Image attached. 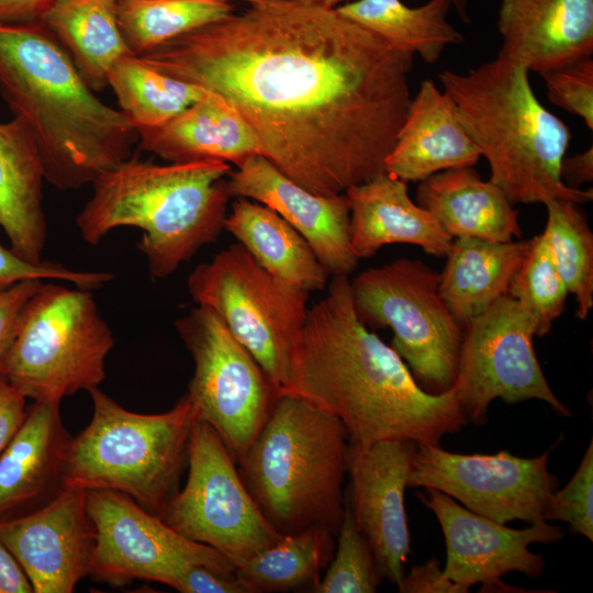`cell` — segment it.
<instances>
[{"instance_id": "cell-1", "label": "cell", "mask_w": 593, "mask_h": 593, "mask_svg": "<svg viewBox=\"0 0 593 593\" xmlns=\"http://www.w3.org/2000/svg\"><path fill=\"white\" fill-rule=\"evenodd\" d=\"M138 57L221 97L260 155L320 195L384 172L412 98L414 55L310 0L254 4Z\"/></svg>"}, {"instance_id": "cell-2", "label": "cell", "mask_w": 593, "mask_h": 593, "mask_svg": "<svg viewBox=\"0 0 593 593\" xmlns=\"http://www.w3.org/2000/svg\"><path fill=\"white\" fill-rule=\"evenodd\" d=\"M284 392L333 414L360 447L439 445L467 424L452 389L425 391L396 351L359 321L348 276H332L327 294L309 307Z\"/></svg>"}, {"instance_id": "cell-3", "label": "cell", "mask_w": 593, "mask_h": 593, "mask_svg": "<svg viewBox=\"0 0 593 593\" xmlns=\"http://www.w3.org/2000/svg\"><path fill=\"white\" fill-rule=\"evenodd\" d=\"M0 93L31 132L45 180L60 191L92 184L138 143L127 118L102 100L42 24H0Z\"/></svg>"}, {"instance_id": "cell-4", "label": "cell", "mask_w": 593, "mask_h": 593, "mask_svg": "<svg viewBox=\"0 0 593 593\" xmlns=\"http://www.w3.org/2000/svg\"><path fill=\"white\" fill-rule=\"evenodd\" d=\"M228 163L157 165L127 158L99 176L76 219L81 238L98 245L118 227H137L149 273L166 279L224 230L231 198Z\"/></svg>"}, {"instance_id": "cell-5", "label": "cell", "mask_w": 593, "mask_h": 593, "mask_svg": "<svg viewBox=\"0 0 593 593\" xmlns=\"http://www.w3.org/2000/svg\"><path fill=\"white\" fill-rule=\"evenodd\" d=\"M528 72L500 51L466 72L444 70L438 78L489 164V180L511 203L592 201V189H573L561 180L560 166L572 133L537 99Z\"/></svg>"}, {"instance_id": "cell-6", "label": "cell", "mask_w": 593, "mask_h": 593, "mask_svg": "<svg viewBox=\"0 0 593 593\" xmlns=\"http://www.w3.org/2000/svg\"><path fill=\"white\" fill-rule=\"evenodd\" d=\"M348 449L349 437L338 418L300 395L281 392L238 471L280 535L312 527L337 535Z\"/></svg>"}, {"instance_id": "cell-7", "label": "cell", "mask_w": 593, "mask_h": 593, "mask_svg": "<svg viewBox=\"0 0 593 593\" xmlns=\"http://www.w3.org/2000/svg\"><path fill=\"white\" fill-rule=\"evenodd\" d=\"M90 423L67 448L61 485L124 493L159 515L177 491L191 432L200 419L187 394L159 414L128 411L97 388Z\"/></svg>"}, {"instance_id": "cell-8", "label": "cell", "mask_w": 593, "mask_h": 593, "mask_svg": "<svg viewBox=\"0 0 593 593\" xmlns=\"http://www.w3.org/2000/svg\"><path fill=\"white\" fill-rule=\"evenodd\" d=\"M114 346L91 290L43 283L26 302L0 376L33 401L89 391Z\"/></svg>"}, {"instance_id": "cell-9", "label": "cell", "mask_w": 593, "mask_h": 593, "mask_svg": "<svg viewBox=\"0 0 593 593\" xmlns=\"http://www.w3.org/2000/svg\"><path fill=\"white\" fill-rule=\"evenodd\" d=\"M187 287L195 304L214 311L284 392L310 292L270 273L239 243L199 264Z\"/></svg>"}, {"instance_id": "cell-10", "label": "cell", "mask_w": 593, "mask_h": 593, "mask_svg": "<svg viewBox=\"0 0 593 593\" xmlns=\"http://www.w3.org/2000/svg\"><path fill=\"white\" fill-rule=\"evenodd\" d=\"M439 279L423 261L401 258L349 280L359 321L371 329L390 327L391 347L434 394L452 389L463 336V326L439 294Z\"/></svg>"}, {"instance_id": "cell-11", "label": "cell", "mask_w": 593, "mask_h": 593, "mask_svg": "<svg viewBox=\"0 0 593 593\" xmlns=\"http://www.w3.org/2000/svg\"><path fill=\"white\" fill-rule=\"evenodd\" d=\"M187 462L184 486L158 515L169 527L216 549L234 566L282 537L253 500L220 435L204 421L192 428Z\"/></svg>"}, {"instance_id": "cell-12", "label": "cell", "mask_w": 593, "mask_h": 593, "mask_svg": "<svg viewBox=\"0 0 593 593\" xmlns=\"http://www.w3.org/2000/svg\"><path fill=\"white\" fill-rule=\"evenodd\" d=\"M175 326L194 361L188 395L238 465L281 392L211 309L197 305Z\"/></svg>"}, {"instance_id": "cell-13", "label": "cell", "mask_w": 593, "mask_h": 593, "mask_svg": "<svg viewBox=\"0 0 593 593\" xmlns=\"http://www.w3.org/2000/svg\"><path fill=\"white\" fill-rule=\"evenodd\" d=\"M537 331L532 312L507 294L465 324L452 390L467 423L484 424L495 399L507 404L536 399L560 416H571L536 357Z\"/></svg>"}, {"instance_id": "cell-14", "label": "cell", "mask_w": 593, "mask_h": 593, "mask_svg": "<svg viewBox=\"0 0 593 593\" xmlns=\"http://www.w3.org/2000/svg\"><path fill=\"white\" fill-rule=\"evenodd\" d=\"M86 505L94 527L89 574L123 586L133 580L171 585L190 564L235 575L234 563L216 549L188 539L128 495L88 489Z\"/></svg>"}, {"instance_id": "cell-15", "label": "cell", "mask_w": 593, "mask_h": 593, "mask_svg": "<svg viewBox=\"0 0 593 593\" xmlns=\"http://www.w3.org/2000/svg\"><path fill=\"white\" fill-rule=\"evenodd\" d=\"M551 450L523 458L505 450L491 455L456 454L439 445L415 444L407 488L438 490L501 524L544 522L559 485L547 467Z\"/></svg>"}, {"instance_id": "cell-16", "label": "cell", "mask_w": 593, "mask_h": 593, "mask_svg": "<svg viewBox=\"0 0 593 593\" xmlns=\"http://www.w3.org/2000/svg\"><path fill=\"white\" fill-rule=\"evenodd\" d=\"M426 492L418 497L435 514L445 538L443 572L468 591L478 583L484 589H511L500 580L510 572L540 577L545 559L528 547L535 542L555 544L563 537L560 527L546 521L514 529L468 510L438 490Z\"/></svg>"}, {"instance_id": "cell-17", "label": "cell", "mask_w": 593, "mask_h": 593, "mask_svg": "<svg viewBox=\"0 0 593 593\" xmlns=\"http://www.w3.org/2000/svg\"><path fill=\"white\" fill-rule=\"evenodd\" d=\"M87 489L64 486L37 510L0 519V542L27 575L33 593H70L89 574L94 527Z\"/></svg>"}, {"instance_id": "cell-18", "label": "cell", "mask_w": 593, "mask_h": 593, "mask_svg": "<svg viewBox=\"0 0 593 593\" xmlns=\"http://www.w3.org/2000/svg\"><path fill=\"white\" fill-rule=\"evenodd\" d=\"M415 443L383 440L367 447L349 443L345 503L369 541L382 579L398 584L411 553L404 491Z\"/></svg>"}, {"instance_id": "cell-19", "label": "cell", "mask_w": 593, "mask_h": 593, "mask_svg": "<svg viewBox=\"0 0 593 593\" xmlns=\"http://www.w3.org/2000/svg\"><path fill=\"white\" fill-rule=\"evenodd\" d=\"M226 188L231 198H247L277 212L305 238L331 276H349L356 269L359 258L351 247L345 193H313L261 155L247 158L231 171Z\"/></svg>"}, {"instance_id": "cell-20", "label": "cell", "mask_w": 593, "mask_h": 593, "mask_svg": "<svg viewBox=\"0 0 593 593\" xmlns=\"http://www.w3.org/2000/svg\"><path fill=\"white\" fill-rule=\"evenodd\" d=\"M502 51L538 74L593 55V0H501Z\"/></svg>"}, {"instance_id": "cell-21", "label": "cell", "mask_w": 593, "mask_h": 593, "mask_svg": "<svg viewBox=\"0 0 593 593\" xmlns=\"http://www.w3.org/2000/svg\"><path fill=\"white\" fill-rule=\"evenodd\" d=\"M480 157L450 96L426 79L411 98L384 172L419 182L443 170L474 166Z\"/></svg>"}, {"instance_id": "cell-22", "label": "cell", "mask_w": 593, "mask_h": 593, "mask_svg": "<svg viewBox=\"0 0 593 593\" xmlns=\"http://www.w3.org/2000/svg\"><path fill=\"white\" fill-rule=\"evenodd\" d=\"M344 193L350 209L351 247L359 260L390 244L416 245L427 255L447 256L454 238L412 201L406 182L382 172Z\"/></svg>"}, {"instance_id": "cell-23", "label": "cell", "mask_w": 593, "mask_h": 593, "mask_svg": "<svg viewBox=\"0 0 593 593\" xmlns=\"http://www.w3.org/2000/svg\"><path fill=\"white\" fill-rule=\"evenodd\" d=\"M60 401H34L0 455V519L61 489L71 437L65 429Z\"/></svg>"}, {"instance_id": "cell-24", "label": "cell", "mask_w": 593, "mask_h": 593, "mask_svg": "<svg viewBox=\"0 0 593 593\" xmlns=\"http://www.w3.org/2000/svg\"><path fill=\"white\" fill-rule=\"evenodd\" d=\"M144 150L168 163L222 160L236 167L260 155L255 134L221 97L209 92L167 122L137 130Z\"/></svg>"}, {"instance_id": "cell-25", "label": "cell", "mask_w": 593, "mask_h": 593, "mask_svg": "<svg viewBox=\"0 0 593 593\" xmlns=\"http://www.w3.org/2000/svg\"><path fill=\"white\" fill-rule=\"evenodd\" d=\"M416 203L428 211L454 238L508 242L521 237L519 212L474 166L439 171L419 181Z\"/></svg>"}, {"instance_id": "cell-26", "label": "cell", "mask_w": 593, "mask_h": 593, "mask_svg": "<svg viewBox=\"0 0 593 593\" xmlns=\"http://www.w3.org/2000/svg\"><path fill=\"white\" fill-rule=\"evenodd\" d=\"M44 180L38 148L24 122H0V226L10 249L32 262L42 261L47 235Z\"/></svg>"}, {"instance_id": "cell-27", "label": "cell", "mask_w": 593, "mask_h": 593, "mask_svg": "<svg viewBox=\"0 0 593 593\" xmlns=\"http://www.w3.org/2000/svg\"><path fill=\"white\" fill-rule=\"evenodd\" d=\"M528 240L491 242L475 237L452 239L439 279V294L465 326L507 293Z\"/></svg>"}, {"instance_id": "cell-28", "label": "cell", "mask_w": 593, "mask_h": 593, "mask_svg": "<svg viewBox=\"0 0 593 593\" xmlns=\"http://www.w3.org/2000/svg\"><path fill=\"white\" fill-rule=\"evenodd\" d=\"M223 228L273 276L310 293L326 288L327 269L305 238L270 208L236 198Z\"/></svg>"}, {"instance_id": "cell-29", "label": "cell", "mask_w": 593, "mask_h": 593, "mask_svg": "<svg viewBox=\"0 0 593 593\" xmlns=\"http://www.w3.org/2000/svg\"><path fill=\"white\" fill-rule=\"evenodd\" d=\"M41 23L94 92L108 87L112 65L132 53L119 27L116 0H55Z\"/></svg>"}, {"instance_id": "cell-30", "label": "cell", "mask_w": 593, "mask_h": 593, "mask_svg": "<svg viewBox=\"0 0 593 593\" xmlns=\"http://www.w3.org/2000/svg\"><path fill=\"white\" fill-rule=\"evenodd\" d=\"M450 8L447 0H429L418 7H409L401 0H355L336 9L392 47L433 64L448 46L463 42L447 20Z\"/></svg>"}, {"instance_id": "cell-31", "label": "cell", "mask_w": 593, "mask_h": 593, "mask_svg": "<svg viewBox=\"0 0 593 593\" xmlns=\"http://www.w3.org/2000/svg\"><path fill=\"white\" fill-rule=\"evenodd\" d=\"M335 536L327 527L283 535L272 546L236 564L234 574L247 593L311 589L333 557Z\"/></svg>"}, {"instance_id": "cell-32", "label": "cell", "mask_w": 593, "mask_h": 593, "mask_svg": "<svg viewBox=\"0 0 593 593\" xmlns=\"http://www.w3.org/2000/svg\"><path fill=\"white\" fill-rule=\"evenodd\" d=\"M108 86L136 131L158 126L209 94L198 86L158 72L133 53L112 65Z\"/></svg>"}, {"instance_id": "cell-33", "label": "cell", "mask_w": 593, "mask_h": 593, "mask_svg": "<svg viewBox=\"0 0 593 593\" xmlns=\"http://www.w3.org/2000/svg\"><path fill=\"white\" fill-rule=\"evenodd\" d=\"M228 0H116L120 31L141 55L233 13Z\"/></svg>"}, {"instance_id": "cell-34", "label": "cell", "mask_w": 593, "mask_h": 593, "mask_svg": "<svg viewBox=\"0 0 593 593\" xmlns=\"http://www.w3.org/2000/svg\"><path fill=\"white\" fill-rule=\"evenodd\" d=\"M545 205L542 234L568 292L575 296V316L585 320L593 307V233L586 214L580 203L570 200H551Z\"/></svg>"}, {"instance_id": "cell-35", "label": "cell", "mask_w": 593, "mask_h": 593, "mask_svg": "<svg viewBox=\"0 0 593 593\" xmlns=\"http://www.w3.org/2000/svg\"><path fill=\"white\" fill-rule=\"evenodd\" d=\"M507 295L521 302L535 316L537 336L547 335L562 314L568 289L560 277L544 234L529 239V247L513 275Z\"/></svg>"}, {"instance_id": "cell-36", "label": "cell", "mask_w": 593, "mask_h": 593, "mask_svg": "<svg viewBox=\"0 0 593 593\" xmlns=\"http://www.w3.org/2000/svg\"><path fill=\"white\" fill-rule=\"evenodd\" d=\"M337 544L325 573L309 592L373 593L381 582L372 548L345 503Z\"/></svg>"}, {"instance_id": "cell-37", "label": "cell", "mask_w": 593, "mask_h": 593, "mask_svg": "<svg viewBox=\"0 0 593 593\" xmlns=\"http://www.w3.org/2000/svg\"><path fill=\"white\" fill-rule=\"evenodd\" d=\"M545 521H561L575 534L593 539V440L570 479L556 490L544 515Z\"/></svg>"}, {"instance_id": "cell-38", "label": "cell", "mask_w": 593, "mask_h": 593, "mask_svg": "<svg viewBox=\"0 0 593 593\" xmlns=\"http://www.w3.org/2000/svg\"><path fill=\"white\" fill-rule=\"evenodd\" d=\"M548 99L564 111L580 116L593 130V58L584 57L539 74Z\"/></svg>"}, {"instance_id": "cell-39", "label": "cell", "mask_w": 593, "mask_h": 593, "mask_svg": "<svg viewBox=\"0 0 593 593\" xmlns=\"http://www.w3.org/2000/svg\"><path fill=\"white\" fill-rule=\"evenodd\" d=\"M44 279L60 280L77 288L93 290L110 282L113 275L105 271L75 270L52 261H27L0 244V290L25 280Z\"/></svg>"}, {"instance_id": "cell-40", "label": "cell", "mask_w": 593, "mask_h": 593, "mask_svg": "<svg viewBox=\"0 0 593 593\" xmlns=\"http://www.w3.org/2000/svg\"><path fill=\"white\" fill-rule=\"evenodd\" d=\"M42 280H25L0 290V371L13 344L21 313Z\"/></svg>"}, {"instance_id": "cell-41", "label": "cell", "mask_w": 593, "mask_h": 593, "mask_svg": "<svg viewBox=\"0 0 593 593\" xmlns=\"http://www.w3.org/2000/svg\"><path fill=\"white\" fill-rule=\"evenodd\" d=\"M181 593H247L235 575H225L202 564H190L170 585Z\"/></svg>"}, {"instance_id": "cell-42", "label": "cell", "mask_w": 593, "mask_h": 593, "mask_svg": "<svg viewBox=\"0 0 593 593\" xmlns=\"http://www.w3.org/2000/svg\"><path fill=\"white\" fill-rule=\"evenodd\" d=\"M400 593H466L468 590L449 580L440 570L439 561L432 558L413 566L396 584Z\"/></svg>"}, {"instance_id": "cell-43", "label": "cell", "mask_w": 593, "mask_h": 593, "mask_svg": "<svg viewBox=\"0 0 593 593\" xmlns=\"http://www.w3.org/2000/svg\"><path fill=\"white\" fill-rule=\"evenodd\" d=\"M26 398L0 376V455L26 416Z\"/></svg>"}, {"instance_id": "cell-44", "label": "cell", "mask_w": 593, "mask_h": 593, "mask_svg": "<svg viewBox=\"0 0 593 593\" xmlns=\"http://www.w3.org/2000/svg\"><path fill=\"white\" fill-rule=\"evenodd\" d=\"M55 0H0V24L41 23Z\"/></svg>"}, {"instance_id": "cell-45", "label": "cell", "mask_w": 593, "mask_h": 593, "mask_svg": "<svg viewBox=\"0 0 593 593\" xmlns=\"http://www.w3.org/2000/svg\"><path fill=\"white\" fill-rule=\"evenodd\" d=\"M562 182L573 189H580L583 183L593 181V147L563 157L560 166Z\"/></svg>"}, {"instance_id": "cell-46", "label": "cell", "mask_w": 593, "mask_h": 593, "mask_svg": "<svg viewBox=\"0 0 593 593\" xmlns=\"http://www.w3.org/2000/svg\"><path fill=\"white\" fill-rule=\"evenodd\" d=\"M0 593H33L32 584L24 570L1 542Z\"/></svg>"}, {"instance_id": "cell-47", "label": "cell", "mask_w": 593, "mask_h": 593, "mask_svg": "<svg viewBox=\"0 0 593 593\" xmlns=\"http://www.w3.org/2000/svg\"><path fill=\"white\" fill-rule=\"evenodd\" d=\"M451 8H455L463 22H469V2L470 0H447Z\"/></svg>"}, {"instance_id": "cell-48", "label": "cell", "mask_w": 593, "mask_h": 593, "mask_svg": "<svg viewBox=\"0 0 593 593\" xmlns=\"http://www.w3.org/2000/svg\"><path fill=\"white\" fill-rule=\"evenodd\" d=\"M326 8H337L349 0H310Z\"/></svg>"}, {"instance_id": "cell-49", "label": "cell", "mask_w": 593, "mask_h": 593, "mask_svg": "<svg viewBox=\"0 0 593 593\" xmlns=\"http://www.w3.org/2000/svg\"><path fill=\"white\" fill-rule=\"evenodd\" d=\"M243 1H246L250 3L251 5H254V4H260V3L271 2L276 0H243Z\"/></svg>"}]
</instances>
